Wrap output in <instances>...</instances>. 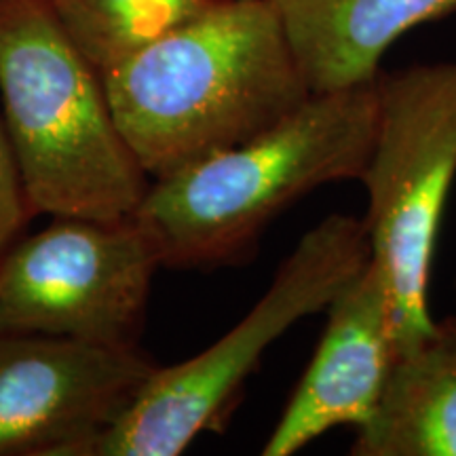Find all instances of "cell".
<instances>
[{"label": "cell", "mask_w": 456, "mask_h": 456, "mask_svg": "<svg viewBox=\"0 0 456 456\" xmlns=\"http://www.w3.org/2000/svg\"><path fill=\"white\" fill-rule=\"evenodd\" d=\"M32 214L7 129L0 123V256L13 243Z\"/></svg>", "instance_id": "12"}, {"label": "cell", "mask_w": 456, "mask_h": 456, "mask_svg": "<svg viewBox=\"0 0 456 456\" xmlns=\"http://www.w3.org/2000/svg\"><path fill=\"white\" fill-rule=\"evenodd\" d=\"M311 94L374 81L412 28L456 13V0H271Z\"/></svg>", "instance_id": "9"}, {"label": "cell", "mask_w": 456, "mask_h": 456, "mask_svg": "<svg viewBox=\"0 0 456 456\" xmlns=\"http://www.w3.org/2000/svg\"><path fill=\"white\" fill-rule=\"evenodd\" d=\"M100 74L214 0H45Z\"/></svg>", "instance_id": "11"}, {"label": "cell", "mask_w": 456, "mask_h": 456, "mask_svg": "<svg viewBox=\"0 0 456 456\" xmlns=\"http://www.w3.org/2000/svg\"><path fill=\"white\" fill-rule=\"evenodd\" d=\"M0 94L32 214L131 218L151 178L114 123L100 70L45 0H0Z\"/></svg>", "instance_id": "3"}, {"label": "cell", "mask_w": 456, "mask_h": 456, "mask_svg": "<svg viewBox=\"0 0 456 456\" xmlns=\"http://www.w3.org/2000/svg\"><path fill=\"white\" fill-rule=\"evenodd\" d=\"M376 117V78L311 94L256 138L151 180L131 220L159 266L235 262L298 199L330 182L362 180Z\"/></svg>", "instance_id": "2"}, {"label": "cell", "mask_w": 456, "mask_h": 456, "mask_svg": "<svg viewBox=\"0 0 456 456\" xmlns=\"http://www.w3.org/2000/svg\"><path fill=\"white\" fill-rule=\"evenodd\" d=\"M374 146L362 182L370 256L389 285L397 351L436 328L429 273L456 175V64L376 77Z\"/></svg>", "instance_id": "5"}, {"label": "cell", "mask_w": 456, "mask_h": 456, "mask_svg": "<svg viewBox=\"0 0 456 456\" xmlns=\"http://www.w3.org/2000/svg\"><path fill=\"white\" fill-rule=\"evenodd\" d=\"M157 269L131 218H57L0 256V334L134 349Z\"/></svg>", "instance_id": "6"}, {"label": "cell", "mask_w": 456, "mask_h": 456, "mask_svg": "<svg viewBox=\"0 0 456 456\" xmlns=\"http://www.w3.org/2000/svg\"><path fill=\"white\" fill-rule=\"evenodd\" d=\"M326 311V332L262 448L265 456H292L334 427L362 429L379 406L397 338L389 285L372 256Z\"/></svg>", "instance_id": "8"}, {"label": "cell", "mask_w": 456, "mask_h": 456, "mask_svg": "<svg viewBox=\"0 0 456 456\" xmlns=\"http://www.w3.org/2000/svg\"><path fill=\"white\" fill-rule=\"evenodd\" d=\"M155 368L138 346L0 334V456H81Z\"/></svg>", "instance_id": "7"}, {"label": "cell", "mask_w": 456, "mask_h": 456, "mask_svg": "<svg viewBox=\"0 0 456 456\" xmlns=\"http://www.w3.org/2000/svg\"><path fill=\"white\" fill-rule=\"evenodd\" d=\"M355 456H456V315L397 351Z\"/></svg>", "instance_id": "10"}, {"label": "cell", "mask_w": 456, "mask_h": 456, "mask_svg": "<svg viewBox=\"0 0 456 456\" xmlns=\"http://www.w3.org/2000/svg\"><path fill=\"white\" fill-rule=\"evenodd\" d=\"M102 81L151 180L256 138L311 98L271 0H214Z\"/></svg>", "instance_id": "1"}, {"label": "cell", "mask_w": 456, "mask_h": 456, "mask_svg": "<svg viewBox=\"0 0 456 456\" xmlns=\"http://www.w3.org/2000/svg\"><path fill=\"white\" fill-rule=\"evenodd\" d=\"M368 260L363 218L328 216L300 239L231 332L186 362L157 366L134 403L81 456H175L201 433L220 431L265 351L302 317L326 311Z\"/></svg>", "instance_id": "4"}]
</instances>
